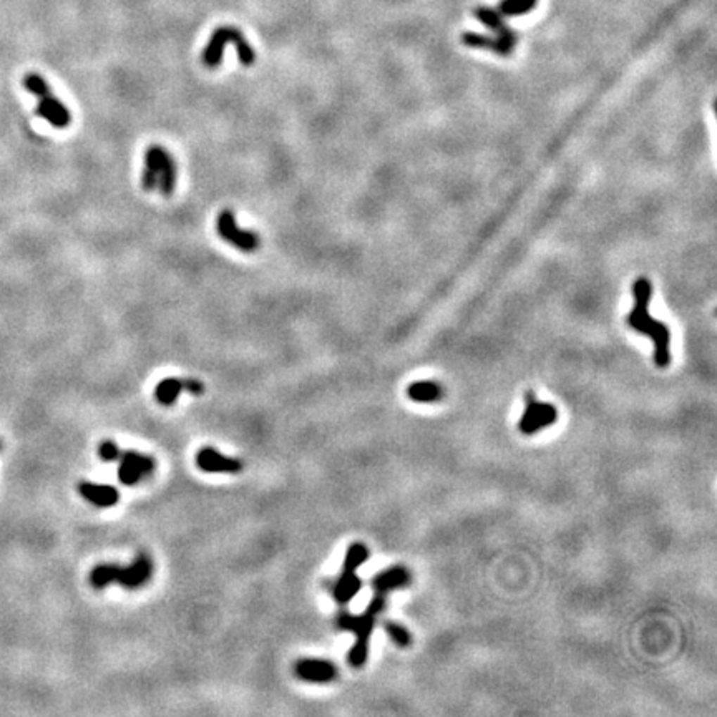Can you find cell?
Segmentation results:
<instances>
[{
  "instance_id": "cell-15",
  "label": "cell",
  "mask_w": 717,
  "mask_h": 717,
  "mask_svg": "<svg viewBox=\"0 0 717 717\" xmlns=\"http://www.w3.org/2000/svg\"><path fill=\"white\" fill-rule=\"evenodd\" d=\"M360 588H362V580L355 575L353 570H342L341 576L337 578L334 585H332V598H334L339 604H347L353 601L355 595L359 593Z\"/></svg>"
},
{
  "instance_id": "cell-20",
  "label": "cell",
  "mask_w": 717,
  "mask_h": 717,
  "mask_svg": "<svg viewBox=\"0 0 717 717\" xmlns=\"http://www.w3.org/2000/svg\"><path fill=\"white\" fill-rule=\"evenodd\" d=\"M536 7V0H502L498 6V12L502 15L516 17L525 15L526 12L533 11Z\"/></svg>"
},
{
  "instance_id": "cell-9",
  "label": "cell",
  "mask_w": 717,
  "mask_h": 717,
  "mask_svg": "<svg viewBox=\"0 0 717 717\" xmlns=\"http://www.w3.org/2000/svg\"><path fill=\"white\" fill-rule=\"evenodd\" d=\"M118 460V480L127 487L137 485L155 470V460L150 455H143L135 450L122 452Z\"/></svg>"
},
{
  "instance_id": "cell-18",
  "label": "cell",
  "mask_w": 717,
  "mask_h": 717,
  "mask_svg": "<svg viewBox=\"0 0 717 717\" xmlns=\"http://www.w3.org/2000/svg\"><path fill=\"white\" fill-rule=\"evenodd\" d=\"M407 395L414 402H436L442 397V388L438 383L432 381H419L410 383L407 388Z\"/></svg>"
},
{
  "instance_id": "cell-12",
  "label": "cell",
  "mask_w": 717,
  "mask_h": 717,
  "mask_svg": "<svg viewBox=\"0 0 717 717\" xmlns=\"http://www.w3.org/2000/svg\"><path fill=\"white\" fill-rule=\"evenodd\" d=\"M78 492L87 502L99 508H112L120 502V492L112 485L82 482L78 483Z\"/></svg>"
},
{
  "instance_id": "cell-19",
  "label": "cell",
  "mask_w": 717,
  "mask_h": 717,
  "mask_svg": "<svg viewBox=\"0 0 717 717\" xmlns=\"http://www.w3.org/2000/svg\"><path fill=\"white\" fill-rule=\"evenodd\" d=\"M367 559H369V550H367V547H365L364 543H353L349 548H347V552H345L344 566H342V570L357 571L359 566H362V564L367 561Z\"/></svg>"
},
{
  "instance_id": "cell-10",
  "label": "cell",
  "mask_w": 717,
  "mask_h": 717,
  "mask_svg": "<svg viewBox=\"0 0 717 717\" xmlns=\"http://www.w3.org/2000/svg\"><path fill=\"white\" fill-rule=\"evenodd\" d=\"M198 469L206 474H238L243 470V462L226 457L216 448L205 447L196 453Z\"/></svg>"
},
{
  "instance_id": "cell-22",
  "label": "cell",
  "mask_w": 717,
  "mask_h": 717,
  "mask_svg": "<svg viewBox=\"0 0 717 717\" xmlns=\"http://www.w3.org/2000/svg\"><path fill=\"white\" fill-rule=\"evenodd\" d=\"M99 455L103 462H117L120 459V455H122V452H120L117 443L112 440H105L100 443Z\"/></svg>"
},
{
  "instance_id": "cell-11",
  "label": "cell",
  "mask_w": 717,
  "mask_h": 717,
  "mask_svg": "<svg viewBox=\"0 0 717 717\" xmlns=\"http://www.w3.org/2000/svg\"><path fill=\"white\" fill-rule=\"evenodd\" d=\"M296 676L303 681L307 683H316V684H326L334 681L337 678V668L334 663L326 659H299L294 666Z\"/></svg>"
},
{
  "instance_id": "cell-3",
  "label": "cell",
  "mask_w": 717,
  "mask_h": 717,
  "mask_svg": "<svg viewBox=\"0 0 717 717\" xmlns=\"http://www.w3.org/2000/svg\"><path fill=\"white\" fill-rule=\"evenodd\" d=\"M178 166L175 156L161 145H151L145 151L141 173V186L145 191H160L171 196L177 188Z\"/></svg>"
},
{
  "instance_id": "cell-6",
  "label": "cell",
  "mask_w": 717,
  "mask_h": 717,
  "mask_svg": "<svg viewBox=\"0 0 717 717\" xmlns=\"http://www.w3.org/2000/svg\"><path fill=\"white\" fill-rule=\"evenodd\" d=\"M377 616L374 614L364 611L359 616L355 614H350L347 611H341L336 618V624L339 629H344V631H350L355 635V642L354 646L350 647L349 663L353 668H362L367 661L369 654V637H371L374 626H376Z\"/></svg>"
},
{
  "instance_id": "cell-13",
  "label": "cell",
  "mask_w": 717,
  "mask_h": 717,
  "mask_svg": "<svg viewBox=\"0 0 717 717\" xmlns=\"http://www.w3.org/2000/svg\"><path fill=\"white\" fill-rule=\"evenodd\" d=\"M475 17L482 22L483 25H487L490 30H493L500 40L505 42L507 45H510L513 49L516 45V35L510 27L507 25V22L503 20V15L498 11H493L490 7H476Z\"/></svg>"
},
{
  "instance_id": "cell-14",
  "label": "cell",
  "mask_w": 717,
  "mask_h": 717,
  "mask_svg": "<svg viewBox=\"0 0 717 717\" xmlns=\"http://www.w3.org/2000/svg\"><path fill=\"white\" fill-rule=\"evenodd\" d=\"M410 581V575L404 566H392L387 568L379 573V575L374 576L372 580V588L376 593H383L388 595L391 591L404 588L407 583Z\"/></svg>"
},
{
  "instance_id": "cell-17",
  "label": "cell",
  "mask_w": 717,
  "mask_h": 717,
  "mask_svg": "<svg viewBox=\"0 0 717 717\" xmlns=\"http://www.w3.org/2000/svg\"><path fill=\"white\" fill-rule=\"evenodd\" d=\"M184 391V379L168 377L158 382L155 388V399L161 405H173L178 400V397Z\"/></svg>"
},
{
  "instance_id": "cell-7",
  "label": "cell",
  "mask_w": 717,
  "mask_h": 717,
  "mask_svg": "<svg viewBox=\"0 0 717 717\" xmlns=\"http://www.w3.org/2000/svg\"><path fill=\"white\" fill-rule=\"evenodd\" d=\"M216 229L218 234L226 243L234 246L243 253H254L261 246V238L258 233L249 229H243L236 223L234 212L231 210H223L216 220Z\"/></svg>"
},
{
  "instance_id": "cell-5",
  "label": "cell",
  "mask_w": 717,
  "mask_h": 717,
  "mask_svg": "<svg viewBox=\"0 0 717 717\" xmlns=\"http://www.w3.org/2000/svg\"><path fill=\"white\" fill-rule=\"evenodd\" d=\"M24 87L39 100V105H37L39 117L47 120L55 128H67L72 123L70 110L52 94L44 77L37 75V73H29L24 78Z\"/></svg>"
},
{
  "instance_id": "cell-16",
  "label": "cell",
  "mask_w": 717,
  "mask_h": 717,
  "mask_svg": "<svg viewBox=\"0 0 717 717\" xmlns=\"http://www.w3.org/2000/svg\"><path fill=\"white\" fill-rule=\"evenodd\" d=\"M462 42H464V45H467V47L493 50V52H497L498 55H510L513 50L510 45H507L505 42L500 40L498 37L497 39H490V37L474 34V32H467V34L462 35Z\"/></svg>"
},
{
  "instance_id": "cell-24",
  "label": "cell",
  "mask_w": 717,
  "mask_h": 717,
  "mask_svg": "<svg viewBox=\"0 0 717 717\" xmlns=\"http://www.w3.org/2000/svg\"><path fill=\"white\" fill-rule=\"evenodd\" d=\"M0 447H2V443H0Z\"/></svg>"
},
{
  "instance_id": "cell-23",
  "label": "cell",
  "mask_w": 717,
  "mask_h": 717,
  "mask_svg": "<svg viewBox=\"0 0 717 717\" xmlns=\"http://www.w3.org/2000/svg\"><path fill=\"white\" fill-rule=\"evenodd\" d=\"M184 391L193 395H201L205 392V386L196 379H184Z\"/></svg>"
},
{
  "instance_id": "cell-21",
  "label": "cell",
  "mask_w": 717,
  "mask_h": 717,
  "mask_svg": "<svg viewBox=\"0 0 717 717\" xmlns=\"http://www.w3.org/2000/svg\"><path fill=\"white\" fill-rule=\"evenodd\" d=\"M383 628H386L388 637H391V640L394 641L397 646L405 647V646L410 645L409 631H407V629L402 626V624L394 623V621H386V624H383Z\"/></svg>"
},
{
  "instance_id": "cell-2",
  "label": "cell",
  "mask_w": 717,
  "mask_h": 717,
  "mask_svg": "<svg viewBox=\"0 0 717 717\" xmlns=\"http://www.w3.org/2000/svg\"><path fill=\"white\" fill-rule=\"evenodd\" d=\"M151 575H153V563L146 554H140L128 566H120L113 563L96 564L90 571V585L95 590H103L110 583H118L127 590H138L150 581Z\"/></svg>"
},
{
  "instance_id": "cell-4",
  "label": "cell",
  "mask_w": 717,
  "mask_h": 717,
  "mask_svg": "<svg viewBox=\"0 0 717 717\" xmlns=\"http://www.w3.org/2000/svg\"><path fill=\"white\" fill-rule=\"evenodd\" d=\"M226 45H234L239 62L246 65V67L256 62V50L246 40L243 32L234 25H221L212 32L206 49L203 50V63L210 68L218 67L221 60H223Z\"/></svg>"
},
{
  "instance_id": "cell-1",
  "label": "cell",
  "mask_w": 717,
  "mask_h": 717,
  "mask_svg": "<svg viewBox=\"0 0 717 717\" xmlns=\"http://www.w3.org/2000/svg\"><path fill=\"white\" fill-rule=\"evenodd\" d=\"M633 296H635V307L628 316V326L633 329L641 332L654 341V362L658 367H668L671 354H669V329L663 322L656 321L647 312V304H649L651 296H653V288L651 282L646 277H640L633 286Z\"/></svg>"
},
{
  "instance_id": "cell-8",
  "label": "cell",
  "mask_w": 717,
  "mask_h": 717,
  "mask_svg": "<svg viewBox=\"0 0 717 717\" xmlns=\"http://www.w3.org/2000/svg\"><path fill=\"white\" fill-rule=\"evenodd\" d=\"M525 414L520 420V430L525 436H533L540 430L550 427L557 422L558 412L552 404H543L535 399L533 392L526 394Z\"/></svg>"
}]
</instances>
